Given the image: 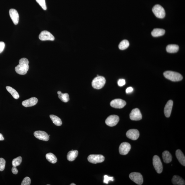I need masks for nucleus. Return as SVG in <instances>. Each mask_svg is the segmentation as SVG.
<instances>
[{
    "label": "nucleus",
    "instance_id": "f257e3e1",
    "mask_svg": "<svg viewBox=\"0 0 185 185\" xmlns=\"http://www.w3.org/2000/svg\"><path fill=\"white\" fill-rule=\"evenodd\" d=\"M29 61L27 58L21 59L19 61V64L15 67V71L20 75H25L29 70Z\"/></svg>",
    "mask_w": 185,
    "mask_h": 185
},
{
    "label": "nucleus",
    "instance_id": "f03ea898",
    "mask_svg": "<svg viewBox=\"0 0 185 185\" xmlns=\"http://www.w3.org/2000/svg\"><path fill=\"white\" fill-rule=\"evenodd\" d=\"M164 75L166 78L174 82L180 81L183 79V77L180 74L170 71L164 72Z\"/></svg>",
    "mask_w": 185,
    "mask_h": 185
},
{
    "label": "nucleus",
    "instance_id": "7ed1b4c3",
    "mask_svg": "<svg viewBox=\"0 0 185 185\" xmlns=\"http://www.w3.org/2000/svg\"><path fill=\"white\" fill-rule=\"evenodd\" d=\"M106 79L103 76H98L93 79L92 82L93 87L95 89H100L104 86Z\"/></svg>",
    "mask_w": 185,
    "mask_h": 185
},
{
    "label": "nucleus",
    "instance_id": "20e7f679",
    "mask_svg": "<svg viewBox=\"0 0 185 185\" xmlns=\"http://www.w3.org/2000/svg\"><path fill=\"white\" fill-rule=\"evenodd\" d=\"M152 11L157 18L162 19L165 16V10L160 5H156L154 6L152 9Z\"/></svg>",
    "mask_w": 185,
    "mask_h": 185
},
{
    "label": "nucleus",
    "instance_id": "39448f33",
    "mask_svg": "<svg viewBox=\"0 0 185 185\" xmlns=\"http://www.w3.org/2000/svg\"><path fill=\"white\" fill-rule=\"evenodd\" d=\"M153 165L156 172L161 174L163 170V167L161 161L158 156L155 155L153 157Z\"/></svg>",
    "mask_w": 185,
    "mask_h": 185
},
{
    "label": "nucleus",
    "instance_id": "423d86ee",
    "mask_svg": "<svg viewBox=\"0 0 185 185\" xmlns=\"http://www.w3.org/2000/svg\"><path fill=\"white\" fill-rule=\"evenodd\" d=\"M130 178L136 184L142 185L143 182L142 176L139 172H134L131 173L129 175Z\"/></svg>",
    "mask_w": 185,
    "mask_h": 185
},
{
    "label": "nucleus",
    "instance_id": "0eeeda50",
    "mask_svg": "<svg viewBox=\"0 0 185 185\" xmlns=\"http://www.w3.org/2000/svg\"><path fill=\"white\" fill-rule=\"evenodd\" d=\"M88 160L94 164L101 163L104 161L105 157L101 155H91L88 157Z\"/></svg>",
    "mask_w": 185,
    "mask_h": 185
},
{
    "label": "nucleus",
    "instance_id": "6e6552de",
    "mask_svg": "<svg viewBox=\"0 0 185 185\" xmlns=\"http://www.w3.org/2000/svg\"><path fill=\"white\" fill-rule=\"evenodd\" d=\"M119 120V117L116 115H112L109 116L105 121L107 125L110 127H114L117 125Z\"/></svg>",
    "mask_w": 185,
    "mask_h": 185
},
{
    "label": "nucleus",
    "instance_id": "1a4fd4ad",
    "mask_svg": "<svg viewBox=\"0 0 185 185\" xmlns=\"http://www.w3.org/2000/svg\"><path fill=\"white\" fill-rule=\"evenodd\" d=\"M39 39L42 41H53L55 40V37L51 33L48 31H44L39 34Z\"/></svg>",
    "mask_w": 185,
    "mask_h": 185
},
{
    "label": "nucleus",
    "instance_id": "9d476101",
    "mask_svg": "<svg viewBox=\"0 0 185 185\" xmlns=\"http://www.w3.org/2000/svg\"><path fill=\"white\" fill-rule=\"evenodd\" d=\"M126 105V102L120 99H116L112 100L110 103V105L112 108L121 109L124 108Z\"/></svg>",
    "mask_w": 185,
    "mask_h": 185
},
{
    "label": "nucleus",
    "instance_id": "9b49d317",
    "mask_svg": "<svg viewBox=\"0 0 185 185\" xmlns=\"http://www.w3.org/2000/svg\"><path fill=\"white\" fill-rule=\"evenodd\" d=\"M131 148L129 143L123 142L121 144L119 148V152L121 155H126L128 153Z\"/></svg>",
    "mask_w": 185,
    "mask_h": 185
},
{
    "label": "nucleus",
    "instance_id": "f8f14e48",
    "mask_svg": "<svg viewBox=\"0 0 185 185\" xmlns=\"http://www.w3.org/2000/svg\"><path fill=\"white\" fill-rule=\"evenodd\" d=\"M34 136L37 139L44 141L49 140V137L48 134L44 131H36L34 133Z\"/></svg>",
    "mask_w": 185,
    "mask_h": 185
},
{
    "label": "nucleus",
    "instance_id": "ddd939ff",
    "mask_svg": "<svg viewBox=\"0 0 185 185\" xmlns=\"http://www.w3.org/2000/svg\"><path fill=\"white\" fill-rule=\"evenodd\" d=\"M130 117L132 120H140L142 119V115L139 109L135 108L131 111L130 115Z\"/></svg>",
    "mask_w": 185,
    "mask_h": 185
},
{
    "label": "nucleus",
    "instance_id": "4468645a",
    "mask_svg": "<svg viewBox=\"0 0 185 185\" xmlns=\"http://www.w3.org/2000/svg\"><path fill=\"white\" fill-rule=\"evenodd\" d=\"M126 136L129 139L136 140L139 138L140 133L139 131L136 129H130L126 133Z\"/></svg>",
    "mask_w": 185,
    "mask_h": 185
},
{
    "label": "nucleus",
    "instance_id": "2eb2a0df",
    "mask_svg": "<svg viewBox=\"0 0 185 185\" xmlns=\"http://www.w3.org/2000/svg\"><path fill=\"white\" fill-rule=\"evenodd\" d=\"M9 13L13 23L15 25H17L19 21V15L18 12L14 9H11L9 10Z\"/></svg>",
    "mask_w": 185,
    "mask_h": 185
},
{
    "label": "nucleus",
    "instance_id": "dca6fc26",
    "mask_svg": "<svg viewBox=\"0 0 185 185\" xmlns=\"http://www.w3.org/2000/svg\"><path fill=\"white\" fill-rule=\"evenodd\" d=\"M37 98L33 97L23 101L22 102V105L23 106L27 108L34 106L37 104Z\"/></svg>",
    "mask_w": 185,
    "mask_h": 185
},
{
    "label": "nucleus",
    "instance_id": "f3484780",
    "mask_svg": "<svg viewBox=\"0 0 185 185\" xmlns=\"http://www.w3.org/2000/svg\"><path fill=\"white\" fill-rule=\"evenodd\" d=\"M173 102L172 100H169L166 105L164 108V114L166 117L168 118L170 116L172 112Z\"/></svg>",
    "mask_w": 185,
    "mask_h": 185
},
{
    "label": "nucleus",
    "instance_id": "a211bd4d",
    "mask_svg": "<svg viewBox=\"0 0 185 185\" xmlns=\"http://www.w3.org/2000/svg\"><path fill=\"white\" fill-rule=\"evenodd\" d=\"M176 157L181 165L185 166V157L184 154L180 150H176Z\"/></svg>",
    "mask_w": 185,
    "mask_h": 185
},
{
    "label": "nucleus",
    "instance_id": "6ab92c4d",
    "mask_svg": "<svg viewBox=\"0 0 185 185\" xmlns=\"http://www.w3.org/2000/svg\"><path fill=\"white\" fill-rule=\"evenodd\" d=\"M78 154L77 150H72L69 152L67 155V158L69 161H73L77 158Z\"/></svg>",
    "mask_w": 185,
    "mask_h": 185
},
{
    "label": "nucleus",
    "instance_id": "aec40b11",
    "mask_svg": "<svg viewBox=\"0 0 185 185\" xmlns=\"http://www.w3.org/2000/svg\"><path fill=\"white\" fill-rule=\"evenodd\" d=\"M165 31L163 29L156 28L154 29L151 32L152 35L154 37H158L163 35Z\"/></svg>",
    "mask_w": 185,
    "mask_h": 185
},
{
    "label": "nucleus",
    "instance_id": "412c9836",
    "mask_svg": "<svg viewBox=\"0 0 185 185\" xmlns=\"http://www.w3.org/2000/svg\"><path fill=\"white\" fill-rule=\"evenodd\" d=\"M172 182L174 185H185V181L180 176L177 175L174 176L173 177Z\"/></svg>",
    "mask_w": 185,
    "mask_h": 185
},
{
    "label": "nucleus",
    "instance_id": "4be33fe9",
    "mask_svg": "<svg viewBox=\"0 0 185 185\" xmlns=\"http://www.w3.org/2000/svg\"><path fill=\"white\" fill-rule=\"evenodd\" d=\"M162 158L164 162L166 163H169L172 162V156L168 151H165L162 154Z\"/></svg>",
    "mask_w": 185,
    "mask_h": 185
},
{
    "label": "nucleus",
    "instance_id": "5701e85b",
    "mask_svg": "<svg viewBox=\"0 0 185 185\" xmlns=\"http://www.w3.org/2000/svg\"><path fill=\"white\" fill-rule=\"evenodd\" d=\"M179 49V46L175 44L169 45L166 47L167 51L170 53H177Z\"/></svg>",
    "mask_w": 185,
    "mask_h": 185
},
{
    "label": "nucleus",
    "instance_id": "b1692460",
    "mask_svg": "<svg viewBox=\"0 0 185 185\" xmlns=\"http://www.w3.org/2000/svg\"><path fill=\"white\" fill-rule=\"evenodd\" d=\"M6 89L9 92L15 99H18L19 98V96L18 93L15 90L9 86H7Z\"/></svg>",
    "mask_w": 185,
    "mask_h": 185
},
{
    "label": "nucleus",
    "instance_id": "393cba45",
    "mask_svg": "<svg viewBox=\"0 0 185 185\" xmlns=\"http://www.w3.org/2000/svg\"><path fill=\"white\" fill-rule=\"evenodd\" d=\"M46 157L48 161L52 164L56 163L57 160L56 157L52 153L47 154Z\"/></svg>",
    "mask_w": 185,
    "mask_h": 185
},
{
    "label": "nucleus",
    "instance_id": "a878e982",
    "mask_svg": "<svg viewBox=\"0 0 185 185\" xmlns=\"http://www.w3.org/2000/svg\"><path fill=\"white\" fill-rule=\"evenodd\" d=\"M50 118L51 119L53 124L58 126H61L62 124L61 119L57 116L54 115H50Z\"/></svg>",
    "mask_w": 185,
    "mask_h": 185
},
{
    "label": "nucleus",
    "instance_id": "bb28decb",
    "mask_svg": "<svg viewBox=\"0 0 185 185\" xmlns=\"http://www.w3.org/2000/svg\"><path fill=\"white\" fill-rule=\"evenodd\" d=\"M129 43L127 40H124L120 43L119 45V49L122 50H125L129 46Z\"/></svg>",
    "mask_w": 185,
    "mask_h": 185
},
{
    "label": "nucleus",
    "instance_id": "cd10ccee",
    "mask_svg": "<svg viewBox=\"0 0 185 185\" xmlns=\"http://www.w3.org/2000/svg\"><path fill=\"white\" fill-rule=\"evenodd\" d=\"M58 98L62 101L65 103H67L69 100V94L68 93H65L64 94L61 93L58 95Z\"/></svg>",
    "mask_w": 185,
    "mask_h": 185
},
{
    "label": "nucleus",
    "instance_id": "c85d7f7f",
    "mask_svg": "<svg viewBox=\"0 0 185 185\" xmlns=\"http://www.w3.org/2000/svg\"><path fill=\"white\" fill-rule=\"evenodd\" d=\"M22 161V158L21 157L19 156L17 157L13 160L12 161V165L13 167H17L20 165Z\"/></svg>",
    "mask_w": 185,
    "mask_h": 185
},
{
    "label": "nucleus",
    "instance_id": "c756f323",
    "mask_svg": "<svg viewBox=\"0 0 185 185\" xmlns=\"http://www.w3.org/2000/svg\"><path fill=\"white\" fill-rule=\"evenodd\" d=\"M43 9L44 10L47 9V6L46 4L45 0H36Z\"/></svg>",
    "mask_w": 185,
    "mask_h": 185
},
{
    "label": "nucleus",
    "instance_id": "7c9ffc66",
    "mask_svg": "<svg viewBox=\"0 0 185 185\" xmlns=\"http://www.w3.org/2000/svg\"><path fill=\"white\" fill-rule=\"evenodd\" d=\"M6 164V161L4 159L0 158V171H3L4 170Z\"/></svg>",
    "mask_w": 185,
    "mask_h": 185
},
{
    "label": "nucleus",
    "instance_id": "2f4dec72",
    "mask_svg": "<svg viewBox=\"0 0 185 185\" xmlns=\"http://www.w3.org/2000/svg\"><path fill=\"white\" fill-rule=\"evenodd\" d=\"M31 180L30 178L26 177L22 181L21 185H30Z\"/></svg>",
    "mask_w": 185,
    "mask_h": 185
},
{
    "label": "nucleus",
    "instance_id": "473e14b6",
    "mask_svg": "<svg viewBox=\"0 0 185 185\" xmlns=\"http://www.w3.org/2000/svg\"><path fill=\"white\" fill-rule=\"evenodd\" d=\"M110 181H114L113 177H109L108 175H105L104 176V183L105 184H108V182Z\"/></svg>",
    "mask_w": 185,
    "mask_h": 185
},
{
    "label": "nucleus",
    "instance_id": "72a5a7b5",
    "mask_svg": "<svg viewBox=\"0 0 185 185\" xmlns=\"http://www.w3.org/2000/svg\"><path fill=\"white\" fill-rule=\"evenodd\" d=\"M118 84L119 86L122 87L125 85L126 84V81L125 79H120L118 81Z\"/></svg>",
    "mask_w": 185,
    "mask_h": 185
},
{
    "label": "nucleus",
    "instance_id": "f704fd0d",
    "mask_svg": "<svg viewBox=\"0 0 185 185\" xmlns=\"http://www.w3.org/2000/svg\"><path fill=\"white\" fill-rule=\"evenodd\" d=\"M5 47V43L3 41H0V53L2 52Z\"/></svg>",
    "mask_w": 185,
    "mask_h": 185
},
{
    "label": "nucleus",
    "instance_id": "c9c22d12",
    "mask_svg": "<svg viewBox=\"0 0 185 185\" xmlns=\"http://www.w3.org/2000/svg\"><path fill=\"white\" fill-rule=\"evenodd\" d=\"M12 172L13 174H17L18 173V169L16 168V167L13 166L12 168Z\"/></svg>",
    "mask_w": 185,
    "mask_h": 185
},
{
    "label": "nucleus",
    "instance_id": "e433bc0d",
    "mask_svg": "<svg viewBox=\"0 0 185 185\" xmlns=\"http://www.w3.org/2000/svg\"><path fill=\"white\" fill-rule=\"evenodd\" d=\"M133 90H134V89H133V88L132 87H128L127 89H126V92L127 93V94H128V93L132 92Z\"/></svg>",
    "mask_w": 185,
    "mask_h": 185
},
{
    "label": "nucleus",
    "instance_id": "4c0bfd02",
    "mask_svg": "<svg viewBox=\"0 0 185 185\" xmlns=\"http://www.w3.org/2000/svg\"><path fill=\"white\" fill-rule=\"evenodd\" d=\"M4 140V138H3V135L0 134V141H3Z\"/></svg>",
    "mask_w": 185,
    "mask_h": 185
},
{
    "label": "nucleus",
    "instance_id": "58836bf2",
    "mask_svg": "<svg viewBox=\"0 0 185 185\" xmlns=\"http://www.w3.org/2000/svg\"><path fill=\"white\" fill-rule=\"evenodd\" d=\"M61 93V91H58V92H57V94H58V95H59V94H60V93Z\"/></svg>",
    "mask_w": 185,
    "mask_h": 185
},
{
    "label": "nucleus",
    "instance_id": "ea45409f",
    "mask_svg": "<svg viewBox=\"0 0 185 185\" xmlns=\"http://www.w3.org/2000/svg\"><path fill=\"white\" fill-rule=\"evenodd\" d=\"M70 185H76V184H74V183H72V184H70Z\"/></svg>",
    "mask_w": 185,
    "mask_h": 185
}]
</instances>
